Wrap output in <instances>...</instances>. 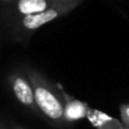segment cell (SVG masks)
Returning <instances> with one entry per match:
<instances>
[{"label":"cell","instance_id":"30bf717a","mask_svg":"<svg viewBox=\"0 0 129 129\" xmlns=\"http://www.w3.org/2000/svg\"><path fill=\"white\" fill-rule=\"evenodd\" d=\"M13 129H24V128H23V126H19V125H14Z\"/></svg>","mask_w":129,"mask_h":129},{"label":"cell","instance_id":"7a4b0ae2","mask_svg":"<svg viewBox=\"0 0 129 129\" xmlns=\"http://www.w3.org/2000/svg\"><path fill=\"white\" fill-rule=\"evenodd\" d=\"M82 2L84 0H72V2L56 3L54 5H52L51 8H48L43 12L24 15L20 18L10 19V20H5V22H2V24L5 27V29L10 33V36L14 39L27 41L39 28H42L43 25L52 23L64 15H67L69 13L75 10L79 5H81Z\"/></svg>","mask_w":129,"mask_h":129},{"label":"cell","instance_id":"8fae6325","mask_svg":"<svg viewBox=\"0 0 129 129\" xmlns=\"http://www.w3.org/2000/svg\"><path fill=\"white\" fill-rule=\"evenodd\" d=\"M0 129H7V128H5V126L2 124V123H0Z\"/></svg>","mask_w":129,"mask_h":129},{"label":"cell","instance_id":"5b68a950","mask_svg":"<svg viewBox=\"0 0 129 129\" xmlns=\"http://www.w3.org/2000/svg\"><path fill=\"white\" fill-rule=\"evenodd\" d=\"M62 99H63V105H64V120L66 123H74L81 119H86L89 105L80 101L79 99H75L74 96L69 95L66 91H63L61 86H58Z\"/></svg>","mask_w":129,"mask_h":129},{"label":"cell","instance_id":"8992f818","mask_svg":"<svg viewBox=\"0 0 129 129\" xmlns=\"http://www.w3.org/2000/svg\"><path fill=\"white\" fill-rule=\"evenodd\" d=\"M86 119L96 129H125L121 120L115 119V118L98 110V109L89 108Z\"/></svg>","mask_w":129,"mask_h":129},{"label":"cell","instance_id":"277c9868","mask_svg":"<svg viewBox=\"0 0 129 129\" xmlns=\"http://www.w3.org/2000/svg\"><path fill=\"white\" fill-rule=\"evenodd\" d=\"M54 4L51 0H17L9 5L0 7V23L43 12Z\"/></svg>","mask_w":129,"mask_h":129},{"label":"cell","instance_id":"ba28073f","mask_svg":"<svg viewBox=\"0 0 129 129\" xmlns=\"http://www.w3.org/2000/svg\"><path fill=\"white\" fill-rule=\"evenodd\" d=\"M17 2V0H0V7H5V5H9L12 3Z\"/></svg>","mask_w":129,"mask_h":129},{"label":"cell","instance_id":"9c48e42d","mask_svg":"<svg viewBox=\"0 0 129 129\" xmlns=\"http://www.w3.org/2000/svg\"><path fill=\"white\" fill-rule=\"evenodd\" d=\"M53 3H63V2H72V0H51Z\"/></svg>","mask_w":129,"mask_h":129},{"label":"cell","instance_id":"52a82bcc","mask_svg":"<svg viewBox=\"0 0 129 129\" xmlns=\"http://www.w3.org/2000/svg\"><path fill=\"white\" fill-rule=\"evenodd\" d=\"M120 119L125 129H129V104L120 105Z\"/></svg>","mask_w":129,"mask_h":129},{"label":"cell","instance_id":"6da1fadb","mask_svg":"<svg viewBox=\"0 0 129 129\" xmlns=\"http://www.w3.org/2000/svg\"><path fill=\"white\" fill-rule=\"evenodd\" d=\"M25 74L33 86L34 101L41 116H43L53 126H64V105L58 86H54L42 72L32 67Z\"/></svg>","mask_w":129,"mask_h":129},{"label":"cell","instance_id":"3957f363","mask_svg":"<svg viewBox=\"0 0 129 129\" xmlns=\"http://www.w3.org/2000/svg\"><path fill=\"white\" fill-rule=\"evenodd\" d=\"M8 84H9L10 91H12L13 96L15 98V100L22 106H24L27 110L32 111L33 114L39 115L36 101H34L33 86H32L27 74H24L23 71H19V70L10 72L8 76Z\"/></svg>","mask_w":129,"mask_h":129}]
</instances>
